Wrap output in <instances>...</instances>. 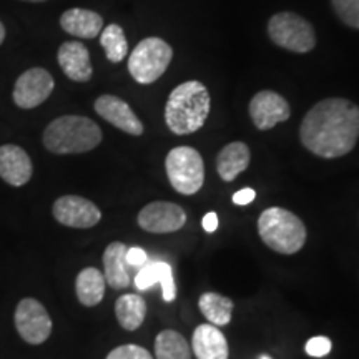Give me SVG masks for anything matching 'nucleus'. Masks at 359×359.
I'll list each match as a JSON object with an SVG mask.
<instances>
[{
  "mask_svg": "<svg viewBox=\"0 0 359 359\" xmlns=\"http://www.w3.org/2000/svg\"><path fill=\"white\" fill-rule=\"evenodd\" d=\"M359 107L346 98H326L304 115L299 127L303 147L321 158H339L356 147Z\"/></svg>",
  "mask_w": 359,
  "mask_h": 359,
  "instance_id": "f257e3e1",
  "label": "nucleus"
},
{
  "mask_svg": "<svg viewBox=\"0 0 359 359\" xmlns=\"http://www.w3.org/2000/svg\"><path fill=\"white\" fill-rule=\"evenodd\" d=\"M212 109L208 88L198 80H188L170 93L165 122L175 135H190L203 128Z\"/></svg>",
  "mask_w": 359,
  "mask_h": 359,
  "instance_id": "f03ea898",
  "label": "nucleus"
},
{
  "mask_svg": "<svg viewBox=\"0 0 359 359\" xmlns=\"http://www.w3.org/2000/svg\"><path fill=\"white\" fill-rule=\"evenodd\" d=\"M102 130L93 120L80 115L58 116L43 132V145L55 155L87 154L100 145Z\"/></svg>",
  "mask_w": 359,
  "mask_h": 359,
  "instance_id": "7ed1b4c3",
  "label": "nucleus"
},
{
  "mask_svg": "<svg viewBox=\"0 0 359 359\" xmlns=\"http://www.w3.org/2000/svg\"><path fill=\"white\" fill-rule=\"evenodd\" d=\"M258 233L269 250L281 255H294L306 243V226L290 210L273 206L258 219Z\"/></svg>",
  "mask_w": 359,
  "mask_h": 359,
  "instance_id": "20e7f679",
  "label": "nucleus"
},
{
  "mask_svg": "<svg viewBox=\"0 0 359 359\" xmlns=\"http://www.w3.org/2000/svg\"><path fill=\"white\" fill-rule=\"evenodd\" d=\"M173 58L172 47L160 37L143 39L128 58V72L133 80L150 85L158 80L168 69Z\"/></svg>",
  "mask_w": 359,
  "mask_h": 359,
  "instance_id": "39448f33",
  "label": "nucleus"
},
{
  "mask_svg": "<svg viewBox=\"0 0 359 359\" xmlns=\"http://www.w3.org/2000/svg\"><path fill=\"white\" fill-rule=\"evenodd\" d=\"M170 185L182 195H195L205 182V163L200 151L191 147H177L170 150L165 160Z\"/></svg>",
  "mask_w": 359,
  "mask_h": 359,
  "instance_id": "423d86ee",
  "label": "nucleus"
},
{
  "mask_svg": "<svg viewBox=\"0 0 359 359\" xmlns=\"http://www.w3.org/2000/svg\"><path fill=\"white\" fill-rule=\"evenodd\" d=\"M268 35L273 43L290 52L308 53L316 47L313 25L294 12L275 13L268 22Z\"/></svg>",
  "mask_w": 359,
  "mask_h": 359,
  "instance_id": "0eeeda50",
  "label": "nucleus"
},
{
  "mask_svg": "<svg viewBox=\"0 0 359 359\" xmlns=\"http://www.w3.org/2000/svg\"><path fill=\"white\" fill-rule=\"evenodd\" d=\"M15 327L25 343L42 344L52 334L50 314L40 302L34 298H24L15 309Z\"/></svg>",
  "mask_w": 359,
  "mask_h": 359,
  "instance_id": "6e6552de",
  "label": "nucleus"
},
{
  "mask_svg": "<svg viewBox=\"0 0 359 359\" xmlns=\"http://www.w3.org/2000/svg\"><path fill=\"white\" fill-rule=\"evenodd\" d=\"M53 88H55V82H53L50 72L40 69V67H34L17 79L12 97L17 107L30 110L42 105L52 95Z\"/></svg>",
  "mask_w": 359,
  "mask_h": 359,
  "instance_id": "1a4fd4ad",
  "label": "nucleus"
},
{
  "mask_svg": "<svg viewBox=\"0 0 359 359\" xmlns=\"http://www.w3.org/2000/svg\"><path fill=\"white\" fill-rule=\"evenodd\" d=\"M138 226L148 233H175L187 223V213L182 206L170 201H151L138 213Z\"/></svg>",
  "mask_w": 359,
  "mask_h": 359,
  "instance_id": "9d476101",
  "label": "nucleus"
},
{
  "mask_svg": "<svg viewBox=\"0 0 359 359\" xmlns=\"http://www.w3.org/2000/svg\"><path fill=\"white\" fill-rule=\"evenodd\" d=\"M53 218L69 228H92L102 219L98 206L83 196L65 195L55 200L52 208Z\"/></svg>",
  "mask_w": 359,
  "mask_h": 359,
  "instance_id": "9b49d317",
  "label": "nucleus"
},
{
  "mask_svg": "<svg viewBox=\"0 0 359 359\" xmlns=\"http://www.w3.org/2000/svg\"><path fill=\"white\" fill-rule=\"evenodd\" d=\"M291 115V107L286 98L273 90H262L250 102V116L255 127L262 132L275 128L286 122Z\"/></svg>",
  "mask_w": 359,
  "mask_h": 359,
  "instance_id": "f8f14e48",
  "label": "nucleus"
},
{
  "mask_svg": "<svg viewBox=\"0 0 359 359\" xmlns=\"http://www.w3.org/2000/svg\"><path fill=\"white\" fill-rule=\"evenodd\" d=\"M95 111L103 120L114 125L122 132L140 137L143 133V123L137 115L133 114L132 107L122 98L115 95H102L95 100Z\"/></svg>",
  "mask_w": 359,
  "mask_h": 359,
  "instance_id": "ddd939ff",
  "label": "nucleus"
},
{
  "mask_svg": "<svg viewBox=\"0 0 359 359\" xmlns=\"http://www.w3.org/2000/svg\"><path fill=\"white\" fill-rule=\"evenodd\" d=\"M34 165L27 151L19 145L0 147V178L11 187H24L30 182Z\"/></svg>",
  "mask_w": 359,
  "mask_h": 359,
  "instance_id": "4468645a",
  "label": "nucleus"
},
{
  "mask_svg": "<svg viewBox=\"0 0 359 359\" xmlns=\"http://www.w3.org/2000/svg\"><path fill=\"white\" fill-rule=\"evenodd\" d=\"M57 60L67 79L74 82H88L92 79L93 67L90 60V52L79 40L62 43L57 52Z\"/></svg>",
  "mask_w": 359,
  "mask_h": 359,
  "instance_id": "2eb2a0df",
  "label": "nucleus"
},
{
  "mask_svg": "<svg viewBox=\"0 0 359 359\" xmlns=\"http://www.w3.org/2000/svg\"><path fill=\"white\" fill-rule=\"evenodd\" d=\"M127 251L128 248L123 243L114 241L103 253V276L107 285L114 290H125L130 286Z\"/></svg>",
  "mask_w": 359,
  "mask_h": 359,
  "instance_id": "dca6fc26",
  "label": "nucleus"
},
{
  "mask_svg": "<svg viewBox=\"0 0 359 359\" xmlns=\"http://www.w3.org/2000/svg\"><path fill=\"white\" fill-rule=\"evenodd\" d=\"M191 348L196 359H228V341L215 325L196 327Z\"/></svg>",
  "mask_w": 359,
  "mask_h": 359,
  "instance_id": "f3484780",
  "label": "nucleus"
},
{
  "mask_svg": "<svg viewBox=\"0 0 359 359\" xmlns=\"http://www.w3.org/2000/svg\"><path fill=\"white\" fill-rule=\"evenodd\" d=\"M60 27L79 39H97L103 30V19L87 8H69L62 13Z\"/></svg>",
  "mask_w": 359,
  "mask_h": 359,
  "instance_id": "a211bd4d",
  "label": "nucleus"
},
{
  "mask_svg": "<svg viewBox=\"0 0 359 359\" xmlns=\"http://www.w3.org/2000/svg\"><path fill=\"white\" fill-rule=\"evenodd\" d=\"M156 283L161 285V293H163L165 302H173L175 296H177V290H175L172 266L168 263L154 262L143 264L140 271L135 276V286L140 291L150 290Z\"/></svg>",
  "mask_w": 359,
  "mask_h": 359,
  "instance_id": "6ab92c4d",
  "label": "nucleus"
},
{
  "mask_svg": "<svg viewBox=\"0 0 359 359\" xmlns=\"http://www.w3.org/2000/svg\"><path fill=\"white\" fill-rule=\"evenodd\" d=\"M251 151L246 143L233 142L222 148L217 156V172L223 182H233L250 167Z\"/></svg>",
  "mask_w": 359,
  "mask_h": 359,
  "instance_id": "aec40b11",
  "label": "nucleus"
},
{
  "mask_svg": "<svg viewBox=\"0 0 359 359\" xmlns=\"http://www.w3.org/2000/svg\"><path fill=\"white\" fill-rule=\"evenodd\" d=\"M105 276L100 269L90 266L85 268L79 273L77 280H75V293H77L79 302L83 306H97L105 296Z\"/></svg>",
  "mask_w": 359,
  "mask_h": 359,
  "instance_id": "412c9836",
  "label": "nucleus"
},
{
  "mask_svg": "<svg viewBox=\"0 0 359 359\" xmlns=\"http://www.w3.org/2000/svg\"><path fill=\"white\" fill-rule=\"evenodd\" d=\"M115 314L118 325L127 331H137L147 316V303L140 294H123L116 299Z\"/></svg>",
  "mask_w": 359,
  "mask_h": 359,
  "instance_id": "4be33fe9",
  "label": "nucleus"
},
{
  "mask_svg": "<svg viewBox=\"0 0 359 359\" xmlns=\"http://www.w3.org/2000/svg\"><path fill=\"white\" fill-rule=\"evenodd\" d=\"M156 359H191L190 344L178 331L165 330L155 339Z\"/></svg>",
  "mask_w": 359,
  "mask_h": 359,
  "instance_id": "5701e85b",
  "label": "nucleus"
},
{
  "mask_svg": "<svg viewBox=\"0 0 359 359\" xmlns=\"http://www.w3.org/2000/svg\"><path fill=\"white\" fill-rule=\"evenodd\" d=\"M200 311L215 326H224L231 321L233 302L218 293H203L198 302Z\"/></svg>",
  "mask_w": 359,
  "mask_h": 359,
  "instance_id": "b1692460",
  "label": "nucleus"
},
{
  "mask_svg": "<svg viewBox=\"0 0 359 359\" xmlns=\"http://www.w3.org/2000/svg\"><path fill=\"white\" fill-rule=\"evenodd\" d=\"M100 43L111 64H120L128 53V42L123 29L116 24L107 25L100 34Z\"/></svg>",
  "mask_w": 359,
  "mask_h": 359,
  "instance_id": "393cba45",
  "label": "nucleus"
},
{
  "mask_svg": "<svg viewBox=\"0 0 359 359\" xmlns=\"http://www.w3.org/2000/svg\"><path fill=\"white\" fill-rule=\"evenodd\" d=\"M331 4L341 22L359 30V0H331Z\"/></svg>",
  "mask_w": 359,
  "mask_h": 359,
  "instance_id": "a878e982",
  "label": "nucleus"
},
{
  "mask_svg": "<svg viewBox=\"0 0 359 359\" xmlns=\"http://www.w3.org/2000/svg\"><path fill=\"white\" fill-rule=\"evenodd\" d=\"M107 359H154L151 354L145 348L137 346V344H123V346L115 348L109 353Z\"/></svg>",
  "mask_w": 359,
  "mask_h": 359,
  "instance_id": "bb28decb",
  "label": "nucleus"
},
{
  "mask_svg": "<svg viewBox=\"0 0 359 359\" xmlns=\"http://www.w3.org/2000/svg\"><path fill=\"white\" fill-rule=\"evenodd\" d=\"M331 348H333V344H331L330 338H326V336H316V338H311L308 341L304 349H306L309 356L323 358L331 353Z\"/></svg>",
  "mask_w": 359,
  "mask_h": 359,
  "instance_id": "cd10ccee",
  "label": "nucleus"
},
{
  "mask_svg": "<svg viewBox=\"0 0 359 359\" xmlns=\"http://www.w3.org/2000/svg\"><path fill=\"white\" fill-rule=\"evenodd\" d=\"M148 257L145 253V250L142 248H128L127 251V264L128 266H135V268H142L143 264H147Z\"/></svg>",
  "mask_w": 359,
  "mask_h": 359,
  "instance_id": "c85d7f7f",
  "label": "nucleus"
},
{
  "mask_svg": "<svg viewBox=\"0 0 359 359\" xmlns=\"http://www.w3.org/2000/svg\"><path fill=\"white\" fill-rule=\"evenodd\" d=\"M257 198V193L253 188H243V190L236 191L233 195V203L235 205H250L251 201Z\"/></svg>",
  "mask_w": 359,
  "mask_h": 359,
  "instance_id": "c756f323",
  "label": "nucleus"
},
{
  "mask_svg": "<svg viewBox=\"0 0 359 359\" xmlns=\"http://www.w3.org/2000/svg\"><path fill=\"white\" fill-rule=\"evenodd\" d=\"M201 224H203V230L206 233L217 231V228H218V215L215 213V212L206 213L205 217H203V219H201Z\"/></svg>",
  "mask_w": 359,
  "mask_h": 359,
  "instance_id": "7c9ffc66",
  "label": "nucleus"
},
{
  "mask_svg": "<svg viewBox=\"0 0 359 359\" xmlns=\"http://www.w3.org/2000/svg\"><path fill=\"white\" fill-rule=\"evenodd\" d=\"M4 39H6V27L0 22V45L4 43Z\"/></svg>",
  "mask_w": 359,
  "mask_h": 359,
  "instance_id": "2f4dec72",
  "label": "nucleus"
},
{
  "mask_svg": "<svg viewBox=\"0 0 359 359\" xmlns=\"http://www.w3.org/2000/svg\"><path fill=\"white\" fill-rule=\"evenodd\" d=\"M25 2H47V0H25Z\"/></svg>",
  "mask_w": 359,
  "mask_h": 359,
  "instance_id": "473e14b6",
  "label": "nucleus"
},
{
  "mask_svg": "<svg viewBox=\"0 0 359 359\" xmlns=\"http://www.w3.org/2000/svg\"><path fill=\"white\" fill-rule=\"evenodd\" d=\"M262 359H271L269 356H262Z\"/></svg>",
  "mask_w": 359,
  "mask_h": 359,
  "instance_id": "72a5a7b5",
  "label": "nucleus"
}]
</instances>
